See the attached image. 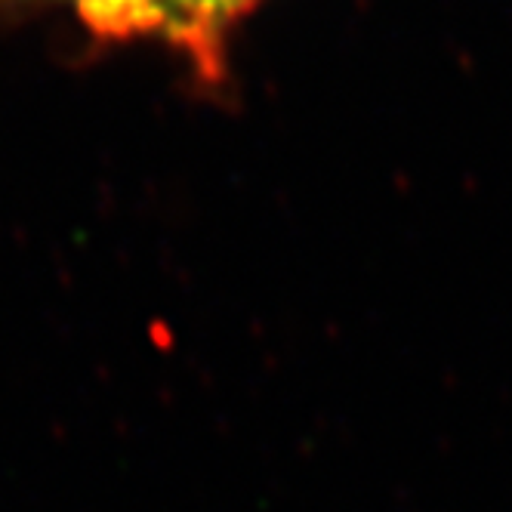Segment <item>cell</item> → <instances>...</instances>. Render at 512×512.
Masks as SVG:
<instances>
[{"label": "cell", "instance_id": "cell-1", "mask_svg": "<svg viewBox=\"0 0 512 512\" xmlns=\"http://www.w3.org/2000/svg\"><path fill=\"white\" fill-rule=\"evenodd\" d=\"M253 4L256 0H78V10L99 38L164 44L213 84L226 71L229 31Z\"/></svg>", "mask_w": 512, "mask_h": 512}]
</instances>
